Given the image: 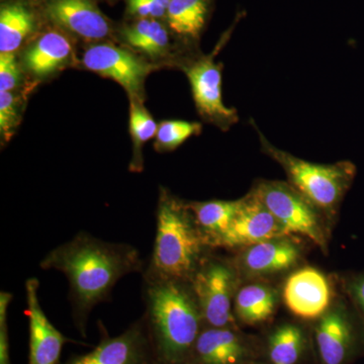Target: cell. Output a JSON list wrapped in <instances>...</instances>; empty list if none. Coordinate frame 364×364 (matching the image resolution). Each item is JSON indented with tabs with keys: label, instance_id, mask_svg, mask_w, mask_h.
I'll return each instance as SVG.
<instances>
[{
	"label": "cell",
	"instance_id": "52a82bcc",
	"mask_svg": "<svg viewBox=\"0 0 364 364\" xmlns=\"http://www.w3.org/2000/svg\"><path fill=\"white\" fill-rule=\"evenodd\" d=\"M100 343L85 354L71 356L62 364H158L144 315L122 334L109 336L102 322Z\"/></svg>",
	"mask_w": 364,
	"mask_h": 364
},
{
	"label": "cell",
	"instance_id": "30bf717a",
	"mask_svg": "<svg viewBox=\"0 0 364 364\" xmlns=\"http://www.w3.org/2000/svg\"><path fill=\"white\" fill-rule=\"evenodd\" d=\"M287 233L274 215L253 191L242 198L238 214L215 247L237 248L253 246L263 241L284 238Z\"/></svg>",
	"mask_w": 364,
	"mask_h": 364
},
{
	"label": "cell",
	"instance_id": "5bb4252c",
	"mask_svg": "<svg viewBox=\"0 0 364 364\" xmlns=\"http://www.w3.org/2000/svg\"><path fill=\"white\" fill-rule=\"evenodd\" d=\"M321 358L325 364H343L353 351L356 332L343 309L325 313L316 330Z\"/></svg>",
	"mask_w": 364,
	"mask_h": 364
},
{
	"label": "cell",
	"instance_id": "7a4b0ae2",
	"mask_svg": "<svg viewBox=\"0 0 364 364\" xmlns=\"http://www.w3.org/2000/svg\"><path fill=\"white\" fill-rule=\"evenodd\" d=\"M144 317L158 364H186L205 325L189 282L142 273Z\"/></svg>",
	"mask_w": 364,
	"mask_h": 364
},
{
	"label": "cell",
	"instance_id": "9c48e42d",
	"mask_svg": "<svg viewBox=\"0 0 364 364\" xmlns=\"http://www.w3.org/2000/svg\"><path fill=\"white\" fill-rule=\"evenodd\" d=\"M82 64L88 70L116 81L136 100L142 95L146 77L156 68L112 44L91 46L83 54Z\"/></svg>",
	"mask_w": 364,
	"mask_h": 364
},
{
	"label": "cell",
	"instance_id": "e0dca14e",
	"mask_svg": "<svg viewBox=\"0 0 364 364\" xmlns=\"http://www.w3.org/2000/svg\"><path fill=\"white\" fill-rule=\"evenodd\" d=\"M212 0H170L167 25L181 39L196 42L202 35L210 13Z\"/></svg>",
	"mask_w": 364,
	"mask_h": 364
},
{
	"label": "cell",
	"instance_id": "d4e9b609",
	"mask_svg": "<svg viewBox=\"0 0 364 364\" xmlns=\"http://www.w3.org/2000/svg\"><path fill=\"white\" fill-rule=\"evenodd\" d=\"M203 126L196 122L172 119L158 124L155 147L160 152L176 150L179 146L202 132Z\"/></svg>",
	"mask_w": 364,
	"mask_h": 364
},
{
	"label": "cell",
	"instance_id": "44dd1931",
	"mask_svg": "<svg viewBox=\"0 0 364 364\" xmlns=\"http://www.w3.org/2000/svg\"><path fill=\"white\" fill-rule=\"evenodd\" d=\"M123 36L131 47L150 56H163L169 51L168 30L154 18H140L124 28Z\"/></svg>",
	"mask_w": 364,
	"mask_h": 364
},
{
	"label": "cell",
	"instance_id": "277c9868",
	"mask_svg": "<svg viewBox=\"0 0 364 364\" xmlns=\"http://www.w3.org/2000/svg\"><path fill=\"white\" fill-rule=\"evenodd\" d=\"M259 136L263 153L275 160L287 173L289 183L318 210H334L350 188L356 174L355 165L349 161L317 164L306 161L272 145L254 119H250Z\"/></svg>",
	"mask_w": 364,
	"mask_h": 364
},
{
	"label": "cell",
	"instance_id": "8992f818",
	"mask_svg": "<svg viewBox=\"0 0 364 364\" xmlns=\"http://www.w3.org/2000/svg\"><path fill=\"white\" fill-rule=\"evenodd\" d=\"M253 193L284 228L287 235L301 234L324 247L325 238L318 215L312 203L284 181H263Z\"/></svg>",
	"mask_w": 364,
	"mask_h": 364
},
{
	"label": "cell",
	"instance_id": "484cf974",
	"mask_svg": "<svg viewBox=\"0 0 364 364\" xmlns=\"http://www.w3.org/2000/svg\"><path fill=\"white\" fill-rule=\"evenodd\" d=\"M18 123V102L11 91H0V131L9 141Z\"/></svg>",
	"mask_w": 364,
	"mask_h": 364
},
{
	"label": "cell",
	"instance_id": "ba28073f",
	"mask_svg": "<svg viewBox=\"0 0 364 364\" xmlns=\"http://www.w3.org/2000/svg\"><path fill=\"white\" fill-rule=\"evenodd\" d=\"M207 327L232 328L235 273L222 260L208 257L191 282Z\"/></svg>",
	"mask_w": 364,
	"mask_h": 364
},
{
	"label": "cell",
	"instance_id": "603a6c76",
	"mask_svg": "<svg viewBox=\"0 0 364 364\" xmlns=\"http://www.w3.org/2000/svg\"><path fill=\"white\" fill-rule=\"evenodd\" d=\"M305 346L304 333L294 325L277 328L269 338L268 355L272 364H296Z\"/></svg>",
	"mask_w": 364,
	"mask_h": 364
},
{
	"label": "cell",
	"instance_id": "d6986e66",
	"mask_svg": "<svg viewBox=\"0 0 364 364\" xmlns=\"http://www.w3.org/2000/svg\"><path fill=\"white\" fill-rule=\"evenodd\" d=\"M186 203L203 233L207 237L208 243L215 247V242L226 232L238 214L242 198L238 200H215Z\"/></svg>",
	"mask_w": 364,
	"mask_h": 364
},
{
	"label": "cell",
	"instance_id": "cb8c5ba5",
	"mask_svg": "<svg viewBox=\"0 0 364 364\" xmlns=\"http://www.w3.org/2000/svg\"><path fill=\"white\" fill-rule=\"evenodd\" d=\"M158 124L147 109L141 104L140 100L131 98L130 132L135 145V154L132 161L131 169L133 171L142 170L143 161L141 156V148L143 144L156 136Z\"/></svg>",
	"mask_w": 364,
	"mask_h": 364
},
{
	"label": "cell",
	"instance_id": "4fadbf2b",
	"mask_svg": "<svg viewBox=\"0 0 364 364\" xmlns=\"http://www.w3.org/2000/svg\"><path fill=\"white\" fill-rule=\"evenodd\" d=\"M48 18L60 28L87 40H100L111 33V26L92 0H51Z\"/></svg>",
	"mask_w": 364,
	"mask_h": 364
},
{
	"label": "cell",
	"instance_id": "5b68a950",
	"mask_svg": "<svg viewBox=\"0 0 364 364\" xmlns=\"http://www.w3.org/2000/svg\"><path fill=\"white\" fill-rule=\"evenodd\" d=\"M243 14H239L236 23L225 33L215 51L210 55H203L191 60L183 67L188 76L193 100L198 114L207 122L215 124L222 130H228L238 123V112L229 107L223 100V66L215 61V56L220 48L224 47L235 26L241 20Z\"/></svg>",
	"mask_w": 364,
	"mask_h": 364
},
{
	"label": "cell",
	"instance_id": "3957f363",
	"mask_svg": "<svg viewBox=\"0 0 364 364\" xmlns=\"http://www.w3.org/2000/svg\"><path fill=\"white\" fill-rule=\"evenodd\" d=\"M213 248L188 203L161 189L156 212V234L150 262L143 273L191 282Z\"/></svg>",
	"mask_w": 364,
	"mask_h": 364
},
{
	"label": "cell",
	"instance_id": "ffe728a7",
	"mask_svg": "<svg viewBox=\"0 0 364 364\" xmlns=\"http://www.w3.org/2000/svg\"><path fill=\"white\" fill-rule=\"evenodd\" d=\"M35 28L33 14L21 4H4L0 11V54H11Z\"/></svg>",
	"mask_w": 364,
	"mask_h": 364
},
{
	"label": "cell",
	"instance_id": "8fae6325",
	"mask_svg": "<svg viewBox=\"0 0 364 364\" xmlns=\"http://www.w3.org/2000/svg\"><path fill=\"white\" fill-rule=\"evenodd\" d=\"M26 315L30 330L28 364H61L64 345L72 342L50 322L40 304V282L36 277L26 280Z\"/></svg>",
	"mask_w": 364,
	"mask_h": 364
},
{
	"label": "cell",
	"instance_id": "9a60e30c",
	"mask_svg": "<svg viewBox=\"0 0 364 364\" xmlns=\"http://www.w3.org/2000/svg\"><path fill=\"white\" fill-rule=\"evenodd\" d=\"M246 348L232 328H203L191 351L193 364H240Z\"/></svg>",
	"mask_w": 364,
	"mask_h": 364
},
{
	"label": "cell",
	"instance_id": "2e32d148",
	"mask_svg": "<svg viewBox=\"0 0 364 364\" xmlns=\"http://www.w3.org/2000/svg\"><path fill=\"white\" fill-rule=\"evenodd\" d=\"M299 257V249L291 242L277 238L250 246L242 256V264L248 272L267 274L289 269Z\"/></svg>",
	"mask_w": 364,
	"mask_h": 364
},
{
	"label": "cell",
	"instance_id": "f546056e",
	"mask_svg": "<svg viewBox=\"0 0 364 364\" xmlns=\"http://www.w3.org/2000/svg\"><path fill=\"white\" fill-rule=\"evenodd\" d=\"M351 291L356 303L364 315V274L352 282Z\"/></svg>",
	"mask_w": 364,
	"mask_h": 364
},
{
	"label": "cell",
	"instance_id": "83f0119b",
	"mask_svg": "<svg viewBox=\"0 0 364 364\" xmlns=\"http://www.w3.org/2000/svg\"><path fill=\"white\" fill-rule=\"evenodd\" d=\"M13 299V294L9 291H2L0 293V364H11L7 312Z\"/></svg>",
	"mask_w": 364,
	"mask_h": 364
},
{
	"label": "cell",
	"instance_id": "f1b7e54d",
	"mask_svg": "<svg viewBox=\"0 0 364 364\" xmlns=\"http://www.w3.org/2000/svg\"><path fill=\"white\" fill-rule=\"evenodd\" d=\"M20 80V69L14 53L0 54V91L13 90Z\"/></svg>",
	"mask_w": 364,
	"mask_h": 364
},
{
	"label": "cell",
	"instance_id": "4316f807",
	"mask_svg": "<svg viewBox=\"0 0 364 364\" xmlns=\"http://www.w3.org/2000/svg\"><path fill=\"white\" fill-rule=\"evenodd\" d=\"M170 0H128V11L140 18H165Z\"/></svg>",
	"mask_w": 364,
	"mask_h": 364
},
{
	"label": "cell",
	"instance_id": "ac0fdd59",
	"mask_svg": "<svg viewBox=\"0 0 364 364\" xmlns=\"http://www.w3.org/2000/svg\"><path fill=\"white\" fill-rule=\"evenodd\" d=\"M72 54V46L65 36L46 33L26 52L25 63L35 75L46 76L64 65Z\"/></svg>",
	"mask_w": 364,
	"mask_h": 364
},
{
	"label": "cell",
	"instance_id": "6da1fadb",
	"mask_svg": "<svg viewBox=\"0 0 364 364\" xmlns=\"http://www.w3.org/2000/svg\"><path fill=\"white\" fill-rule=\"evenodd\" d=\"M44 270H57L69 284L72 318L79 334L87 336L93 309L111 301L117 282L131 273H143L145 263L138 249L79 232L70 241L50 251L40 262Z\"/></svg>",
	"mask_w": 364,
	"mask_h": 364
},
{
	"label": "cell",
	"instance_id": "7402d4cb",
	"mask_svg": "<svg viewBox=\"0 0 364 364\" xmlns=\"http://www.w3.org/2000/svg\"><path fill=\"white\" fill-rule=\"evenodd\" d=\"M275 309V296L269 287L251 284L242 287L235 296V312L248 324L264 322Z\"/></svg>",
	"mask_w": 364,
	"mask_h": 364
},
{
	"label": "cell",
	"instance_id": "7c38bea8",
	"mask_svg": "<svg viewBox=\"0 0 364 364\" xmlns=\"http://www.w3.org/2000/svg\"><path fill=\"white\" fill-rule=\"evenodd\" d=\"M284 299L294 315L315 318L327 311L331 301V289L322 273L306 267L293 273L287 280Z\"/></svg>",
	"mask_w": 364,
	"mask_h": 364
}]
</instances>
